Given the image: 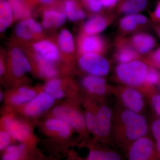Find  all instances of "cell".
Listing matches in <instances>:
<instances>
[{
  "label": "cell",
  "instance_id": "1",
  "mask_svg": "<svg viewBox=\"0 0 160 160\" xmlns=\"http://www.w3.org/2000/svg\"><path fill=\"white\" fill-rule=\"evenodd\" d=\"M148 69L146 63L138 59L120 63L116 68V74L122 82L129 86H139L145 84Z\"/></svg>",
  "mask_w": 160,
  "mask_h": 160
},
{
  "label": "cell",
  "instance_id": "2",
  "mask_svg": "<svg viewBox=\"0 0 160 160\" xmlns=\"http://www.w3.org/2000/svg\"><path fill=\"white\" fill-rule=\"evenodd\" d=\"M121 120L128 139L135 141L147 133L148 126L146 120L138 112L128 109L125 110L121 114Z\"/></svg>",
  "mask_w": 160,
  "mask_h": 160
},
{
  "label": "cell",
  "instance_id": "3",
  "mask_svg": "<svg viewBox=\"0 0 160 160\" xmlns=\"http://www.w3.org/2000/svg\"><path fill=\"white\" fill-rule=\"evenodd\" d=\"M79 65L89 75L103 77L108 74L110 69L108 61L102 55L97 53H86L80 55Z\"/></svg>",
  "mask_w": 160,
  "mask_h": 160
},
{
  "label": "cell",
  "instance_id": "4",
  "mask_svg": "<svg viewBox=\"0 0 160 160\" xmlns=\"http://www.w3.org/2000/svg\"><path fill=\"white\" fill-rule=\"evenodd\" d=\"M105 40L97 34L81 33L78 41V52L80 55L97 53L102 55L106 51Z\"/></svg>",
  "mask_w": 160,
  "mask_h": 160
},
{
  "label": "cell",
  "instance_id": "5",
  "mask_svg": "<svg viewBox=\"0 0 160 160\" xmlns=\"http://www.w3.org/2000/svg\"><path fill=\"white\" fill-rule=\"evenodd\" d=\"M16 36L25 41L38 40L42 36V26L30 18L23 19L14 28Z\"/></svg>",
  "mask_w": 160,
  "mask_h": 160
},
{
  "label": "cell",
  "instance_id": "6",
  "mask_svg": "<svg viewBox=\"0 0 160 160\" xmlns=\"http://www.w3.org/2000/svg\"><path fill=\"white\" fill-rule=\"evenodd\" d=\"M52 112L55 117L63 120L77 130H82L86 126V119L82 115L70 107L58 106L52 110Z\"/></svg>",
  "mask_w": 160,
  "mask_h": 160
},
{
  "label": "cell",
  "instance_id": "7",
  "mask_svg": "<svg viewBox=\"0 0 160 160\" xmlns=\"http://www.w3.org/2000/svg\"><path fill=\"white\" fill-rule=\"evenodd\" d=\"M9 58L12 73L17 77L22 76L31 71V65L22 49L13 46L9 51Z\"/></svg>",
  "mask_w": 160,
  "mask_h": 160
},
{
  "label": "cell",
  "instance_id": "8",
  "mask_svg": "<svg viewBox=\"0 0 160 160\" xmlns=\"http://www.w3.org/2000/svg\"><path fill=\"white\" fill-rule=\"evenodd\" d=\"M154 147L152 141L149 138H140L135 140L129 151V158L131 160H146L152 157Z\"/></svg>",
  "mask_w": 160,
  "mask_h": 160
},
{
  "label": "cell",
  "instance_id": "9",
  "mask_svg": "<svg viewBox=\"0 0 160 160\" xmlns=\"http://www.w3.org/2000/svg\"><path fill=\"white\" fill-rule=\"evenodd\" d=\"M32 49L34 53L52 63L58 62L61 57L58 46L51 40H37L32 44Z\"/></svg>",
  "mask_w": 160,
  "mask_h": 160
},
{
  "label": "cell",
  "instance_id": "10",
  "mask_svg": "<svg viewBox=\"0 0 160 160\" xmlns=\"http://www.w3.org/2000/svg\"><path fill=\"white\" fill-rule=\"evenodd\" d=\"M55 98L46 92H42L29 101L25 106L24 112L26 115H38L52 106Z\"/></svg>",
  "mask_w": 160,
  "mask_h": 160
},
{
  "label": "cell",
  "instance_id": "11",
  "mask_svg": "<svg viewBox=\"0 0 160 160\" xmlns=\"http://www.w3.org/2000/svg\"><path fill=\"white\" fill-rule=\"evenodd\" d=\"M125 40L129 46L140 54L148 53L156 45L155 38L145 32L136 33L128 39Z\"/></svg>",
  "mask_w": 160,
  "mask_h": 160
},
{
  "label": "cell",
  "instance_id": "12",
  "mask_svg": "<svg viewBox=\"0 0 160 160\" xmlns=\"http://www.w3.org/2000/svg\"><path fill=\"white\" fill-rule=\"evenodd\" d=\"M113 15H104L98 14L91 17L83 24L82 33L98 34L110 25L113 20Z\"/></svg>",
  "mask_w": 160,
  "mask_h": 160
},
{
  "label": "cell",
  "instance_id": "13",
  "mask_svg": "<svg viewBox=\"0 0 160 160\" xmlns=\"http://www.w3.org/2000/svg\"><path fill=\"white\" fill-rule=\"evenodd\" d=\"M3 122L6 131L15 139L23 142L30 137V129L25 123L10 117L5 118Z\"/></svg>",
  "mask_w": 160,
  "mask_h": 160
},
{
  "label": "cell",
  "instance_id": "14",
  "mask_svg": "<svg viewBox=\"0 0 160 160\" xmlns=\"http://www.w3.org/2000/svg\"><path fill=\"white\" fill-rule=\"evenodd\" d=\"M121 99L123 104L129 110L139 112L144 106L142 95L140 92L131 87L123 89L121 93Z\"/></svg>",
  "mask_w": 160,
  "mask_h": 160
},
{
  "label": "cell",
  "instance_id": "15",
  "mask_svg": "<svg viewBox=\"0 0 160 160\" xmlns=\"http://www.w3.org/2000/svg\"><path fill=\"white\" fill-rule=\"evenodd\" d=\"M112 112L109 107L103 106L96 114L95 126L93 133L98 136L106 137L111 127Z\"/></svg>",
  "mask_w": 160,
  "mask_h": 160
},
{
  "label": "cell",
  "instance_id": "16",
  "mask_svg": "<svg viewBox=\"0 0 160 160\" xmlns=\"http://www.w3.org/2000/svg\"><path fill=\"white\" fill-rule=\"evenodd\" d=\"M148 23L147 18L139 13L127 15L119 22V28L123 33H130L141 29Z\"/></svg>",
  "mask_w": 160,
  "mask_h": 160
},
{
  "label": "cell",
  "instance_id": "17",
  "mask_svg": "<svg viewBox=\"0 0 160 160\" xmlns=\"http://www.w3.org/2000/svg\"><path fill=\"white\" fill-rule=\"evenodd\" d=\"M116 44L115 57L120 63L129 62L138 60L140 57L139 53L129 46L125 39H119Z\"/></svg>",
  "mask_w": 160,
  "mask_h": 160
},
{
  "label": "cell",
  "instance_id": "18",
  "mask_svg": "<svg viewBox=\"0 0 160 160\" xmlns=\"http://www.w3.org/2000/svg\"><path fill=\"white\" fill-rule=\"evenodd\" d=\"M13 12L15 19L29 18L32 6L39 3L38 0H7Z\"/></svg>",
  "mask_w": 160,
  "mask_h": 160
},
{
  "label": "cell",
  "instance_id": "19",
  "mask_svg": "<svg viewBox=\"0 0 160 160\" xmlns=\"http://www.w3.org/2000/svg\"><path fill=\"white\" fill-rule=\"evenodd\" d=\"M66 18L63 12L48 8L43 12L42 26L46 29H49L52 27L58 28L65 23Z\"/></svg>",
  "mask_w": 160,
  "mask_h": 160
},
{
  "label": "cell",
  "instance_id": "20",
  "mask_svg": "<svg viewBox=\"0 0 160 160\" xmlns=\"http://www.w3.org/2000/svg\"><path fill=\"white\" fill-rule=\"evenodd\" d=\"M148 5L149 0H121L115 8L119 13L127 15L139 13Z\"/></svg>",
  "mask_w": 160,
  "mask_h": 160
},
{
  "label": "cell",
  "instance_id": "21",
  "mask_svg": "<svg viewBox=\"0 0 160 160\" xmlns=\"http://www.w3.org/2000/svg\"><path fill=\"white\" fill-rule=\"evenodd\" d=\"M63 12L72 22L84 19L86 14L78 0H64L62 3Z\"/></svg>",
  "mask_w": 160,
  "mask_h": 160
},
{
  "label": "cell",
  "instance_id": "22",
  "mask_svg": "<svg viewBox=\"0 0 160 160\" xmlns=\"http://www.w3.org/2000/svg\"><path fill=\"white\" fill-rule=\"evenodd\" d=\"M83 86L92 94L102 95L106 91V83L102 77L89 75L83 78Z\"/></svg>",
  "mask_w": 160,
  "mask_h": 160
},
{
  "label": "cell",
  "instance_id": "23",
  "mask_svg": "<svg viewBox=\"0 0 160 160\" xmlns=\"http://www.w3.org/2000/svg\"><path fill=\"white\" fill-rule=\"evenodd\" d=\"M34 60L40 76L45 78H52L57 75L58 69L54 63L49 62L34 53Z\"/></svg>",
  "mask_w": 160,
  "mask_h": 160
},
{
  "label": "cell",
  "instance_id": "24",
  "mask_svg": "<svg viewBox=\"0 0 160 160\" xmlns=\"http://www.w3.org/2000/svg\"><path fill=\"white\" fill-rule=\"evenodd\" d=\"M58 46L64 54H73L75 46L73 37L70 31L64 29L60 32L58 37Z\"/></svg>",
  "mask_w": 160,
  "mask_h": 160
},
{
  "label": "cell",
  "instance_id": "25",
  "mask_svg": "<svg viewBox=\"0 0 160 160\" xmlns=\"http://www.w3.org/2000/svg\"><path fill=\"white\" fill-rule=\"evenodd\" d=\"M46 129L49 131L58 133L62 138H67L71 133V126L66 122L60 119H50L46 123Z\"/></svg>",
  "mask_w": 160,
  "mask_h": 160
},
{
  "label": "cell",
  "instance_id": "26",
  "mask_svg": "<svg viewBox=\"0 0 160 160\" xmlns=\"http://www.w3.org/2000/svg\"><path fill=\"white\" fill-rule=\"evenodd\" d=\"M13 12L7 0H0V31L4 32L13 21Z\"/></svg>",
  "mask_w": 160,
  "mask_h": 160
},
{
  "label": "cell",
  "instance_id": "27",
  "mask_svg": "<svg viewBox=\"0 0 160 160\" xmlns=\"http://www.w3.org/2000/svg\"><path fill=\"white\" fill-rule=\"evenodd\" d=\"M36 96L35 92L26 87L18 89L17 92L12 96L10 102L15 105H20L29 102Z\"/></svg>",
  "mask_w": 160,
  "mask_h": 160
},
{
  "label": "cell",
  "instance_id": "28",
  "mask_svg": "<svg viewBox=\"0 0 160 160\" xmlns=\"http://www.w3.org/2000/svg\"><path fill=\"white\" fill-rule=\"evenodd\" d=\"M62 81L59 79H53L46 84L45 91L55 99L62 98L65 93L62 88Z\"/></svg>",
  "mask_w": 160,
  "mask_h": 160
},
{
  "label": "cell",
  "instance_id": "29",
  "mask_svg": "<svg viewBox=\"0 0 160 160\" xmlns=\"http://www.w3.org/2000/svg\"><path fill=\"white\" fill-rule=\"evenodd\" d=\"M88 159L90 160H118L121 159L118 154L113 152L92 150L89 152Z\"/></svg>",
  "mask_w": 160,
  "mask_h": 160
},
{
  "label": "cell",
  "instance_id": "30",
  "mask_svg": "<svg viewBox=\"0 0 160 160\" xmlns=\"http://www.w3.org/2000/svg\"><path fill=\"white\" fill-rule=\"evenodd\" d=\"M82 8H85L91 13L98 14L102 11L103 8L99 0H78Z\"/></svg>",
  "mask_w": 160,
  "mask_h": 160
},
{
  "label": "cell",
  "instance_id": "31",
  "mask_svg": "<svg viewBox=\"0 0 160 160\" xmlns=\"http://www.w3.org/2000/svg\"><path fill=\"white\" fill-rule=\"evenodd\" d=\"M160 83V72L155 67H149L145 79V84L147 86L152 87Z\"/></svg>",
  "mask_w": 160,
  "mask_h": 160
},
{
  "label": "cell",
  "instance_id": "32",
  "mask_svg": "<svg viewBox=\"0 0 160 160\" xmlns=\"http://www.w3.org/2000/svg\"><path fill=\"white\" fill-rule=\"evenodd\" d=\"M23 151L20 149L19 146H9L6 149V153L3 155V159L5 160H17L20 158Z\"/></svg>",
  "mask_w": 160,
  "mask_h": 160
},
{
  "label": "cell",
  "instance_id": "33",
  "mask_svg": "<svg viewBox=\"0 0 160 160\" xmlns=\"http://www.w3.org/2000/svg\"><path fill=\"white\" fill-rule=\"evenodd\" d=\"M147 61L149 64L158 69H160V47L148 55Z\"/></svg>",
  "mask_w": 160,
  "mask_h": 160
},
{
  "label": "cell",
  "instance_id": "34",
  "mask_svg": "<svg viewBox=\"0 0 160 160\" xmlns=\"http://www.w3.org/2000/svg\"><path fill=\"white\" fill-rule=\"evenodd\" d=\"M152 131L156 142L157 148L160 154V119L155 120L152 125Z\"/></svg>",
  "mask_w": 160,
  "mask_h": 160
},
{
  "label": "cell",
  "instance_id": "35",
  "mask_svg": "<svg viewBox=\"0 0 160 160\" xmlns=\"http://www.w3.org/2000/svg\"><path fill=\"white\" fill-rule=\"evenodd\" d=\"M11 135L7 131H2L0 132V149L6 148L11 142Z\"/></svg>",
  "mask_w": 160,
  "mask_h": 160
},
{
  "label": "cell",
  "instance_id": "36",
  "mask_svg": "<svg viewBox=\"0 0 160 160\" xmlns=\"http://www.w3.org/2000/svg\"><path fill=\"white\" fill-rule=\"evenodd\" d=\"M86 125L89 131L93 132L95 126L96 115L91 112H88L86 116Z\"/></svg>",
  "mask_w": 160,
  "mask_h": 160
},
{
  "label": "cell",
  "instance_id": "37",
  "mask_svg": "<svg viewBox=\"0 0 160 160\" xmlns=\"http://www.w3.org/2000/svg\"><path fill=\"white\" fill-rule=\"evenodd\" d=\"M104 9L111 10L115 8L121 0H99Z\"/></svg>",
  "mask_w": 160,
  "mask_h": 160
},
{
  "label": "cell",
  "instance_id": "38",
  "mask_svg": "<svg viewBox=\"0 0 160 160\" xmlns=\"http://www.w3.org/2000/svg\"><path fill=\"white\" fill-rule=\"evenodd\" d=\"M151 104L157 113L160 117V95H153L151 98Z\"/></svg>",
  "mask_w": 160,
  "mask_h": 160
},
{
  "label": "cell",
  "instance_id": "39",
  "mask_svg": "<svg viewBox=\"0 0 160 160\" xmlns=\"http://www.w3.org/2000/svg\"><path fill=\"white\" fill-rule=\"evenodd\" d=\"M150 17L154 22L160 23V0H159L154 10L150 14Z\"/></svg>",
  "mask_w": 160,
  "mask_h": 160
},
{
  "label": "cell",
  "instance_id": "40",
  "mask_svg": "<svg viewBox=\"0 0 160 160\" xmlns=\"http://www.w3.org/2000/svg\"><path fill=\"white\" fill-rule=\"evenodd\" d=\"M39 2L45 5H52L55 4L57 0H38Z\"/></svg>",
  "mask_w": 160,
  "mask_h": 160
},
{
  "label": "cell",
  "instance_id": "41",
  "mask_svg": "<svg viewBox=\"0 0 160 160\" xmlns=\"http://www.w3.org/2000/svg\"><path fill=\"white\" fill-rule=\"evenodd\" d=\"M4 72H5V66L3 63V60L1 58V62H0V75L1 76L4 74Z\"/></svg>",
  "mask_w": 160,
  "mask_h": 160
},
{
  "label": "cell",
  "instance_id": "42",
  "mask_svg": "<svg viewBox=\"0 0 160 160\" xmlns=\"http://www.w3.org/2000/svg\"><path fill=\"white\" fill-rule=\"evenodd\" d=\"M154 29L158 36L160 38V26H156L155 27Z\"/></svg>",
  "mask_w": 160,
  "mask_h": 160
},
{
  "label": "cell",
  "instance_id": "43",
  "mask_svg": "<svg viewBox=\"0 0 160 160\" xmlns=\"http://www.w3.org/2000/svg\"><path fill=\"white\" fill-rule=\"evenodd\" d=\"M0 95H1V97H0V99H1V101H2V100L3 99V95L2 94V92H1V94H0Z\"/></svg>",
  "mask_w": 160,
  "mask_h": 160
},
{
  "label": "cell",
  "instance_id": "44",
  "mask_svg": "<svg viewBox=\"0 0 160 160\" xmlns=\"http://www.w3.org/2000/svg\"><path fill=\"white\" fill-rule=\"evenodd\" d=\"M159 90L160 92V83L159 84Z\"/></svg>",
  "mask_w": 160,
  "mask_h": 160
}]
</instances>
